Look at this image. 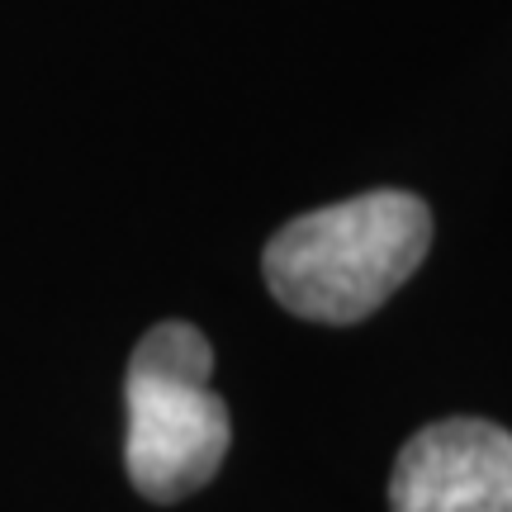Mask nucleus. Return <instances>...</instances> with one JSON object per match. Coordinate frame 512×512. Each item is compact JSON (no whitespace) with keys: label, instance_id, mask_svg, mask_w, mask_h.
<instances>
[{"label":"nucleus","instance_id":"nucleus-2","mask_svg":"<svg viewBox=\"0 0 512 512\" xmlns=\"http://www.w3.org/2000/svg\"><path fill=\"white\" fill-rule=\"evenodd\" d=\"M209 375L214 347L195 323H157L128 356L124 465L133 489L152 503L200 494L233 446L228 403Z\"/></svg>","mask_w":512,"mask_h":512},{"label":"nucleus","instance_id":"nucleus-1","mask_svg":"<svg viewBox=\"0 0 512 512\" xmlns=\"http://www.w3.org/2000/svg\"><path fill=\"white\" fill-rule=\"evenodd\" d=\"M432 247V209L408 190H370L299 214L266 242V285L280 309L347 328L380 309Z\"/></svg>","mask_w":512,"mask_h":512},{"label":"nucleus","instance_id":"nucleus-3","mask_svg":"<svg viewBox=\"0 0 512 512\" xmlns=\"http://www.w3.org/2000/svg\"><path fill=\"white\" fill-rule=\"evenodd\" d=\"M394 512H512V432L489 418L422 427L389 475Z\"/></svg>","mask_w":512,"mask_h":512}]
</instances>
